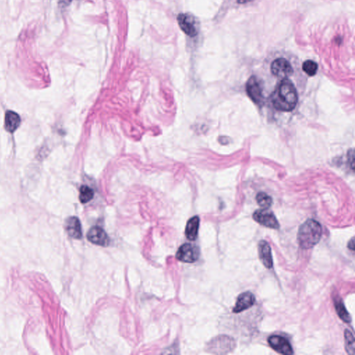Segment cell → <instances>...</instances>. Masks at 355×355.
Returning <instances> with one entry per match:
<instances>
[{
	"label": "cell",
	"instance_id": "obj_1",
	"mask_svg": "<svg viewBox=\"0 0 355 355\" xmlns=\"http://www.w3.org/2000/svg\"><path fill=\"white\" fill-rule=\"evenodd\" d=\"M296 87L290 79H282L272 95V104L277 111L291 112L298 104Z\"/></svg>",
	"mask_w": 355,
	"mask_h": 355
},
{
	"label": "cell",
	"instance_id": "obj_2",
	"mask_svg": "<svg viewBox=\"0 0 355 355\" xmlns=\"http://www.w3.org/2000/svg\"><path fill=\"white\" fill-rule=\"evenodd\" d=\"M269 69L274 77L283 79L290 78L295 72L297 59L286 51H275L269 57Z\"/></svg>",
	"mask_w": 355,
	"mask_h": 355
},
{
	"label": "cell",
	"instance_id": "obj_3",
	"mask_svg": "<svg viewBox=\"0 0 355 355\" xmlns=\"http://www.w3.org/2000/svg\"><path fill=\"white\" fill-rule=\"evenodd\" d=\"M322 236V227L314 219H308L298 229V242L303 249H310L316 246Z\"/></svg>",
	"mask_w": 355,
	"mask_h": 355
},
{
	"label": "cell",
	"instance_id": "obj_4",
	"mask_svg": "<svg viewBox=\"0 0 355 355\" xmlns=\"http://www.w3.org/2000/svg\"><path fill=\"white\" fill-rule=\"evenodd\" d=\"M236 343L232 337L220 335L211 340L208 344V350L214 354H227L235 349Z\"/></svg>",
	"mask_w": 355,
	"mask_h": 355
},
{
	"label": "cell",
	"instance_id": "obj_5",
	"mask_svg": "<svg viewBox=\"0 0 355 355\" xmlns=\"http://www.w3.org/2000/svg\"><path fill=\"white\" fill-rule=\"evenodd\" d=\"M178 23L184 33L188 36L196 37L199 32V23L197 19L193 15L189 14H180L177 17Z\"/></svg>",
	"mask_w": 355,
	"mask_h": 355
},
{
	"label": "cell",
	"instance_id": "obj_6",
	"mask_svg": "<svg viewBox=\"0 0 355 355\" xmlns=\"http://www.w3.org/2000/svg\"><path fill=\"white\" fill-rule=\"evenodd\" d=\"M253 218L255 221L263 226L277 230L280 228V224L275 214L268 209L258 210L253 213Z\"/></svg>",
	"mask_w": 355,
	"mask_h": 355
},
{
	"label": "cell",
	"instance_id": "obj_7",
	"mask_svg": "<svg viewBox=\"0 0 355 355\" xmlns=\"http://www.w3.org/2000/svg\"><path fill=\"white\" fill-rule=\"evenodd\" d=\"M200 256L197 246L191 243H184L177 251V258L185 263H193L197 261Z\"/></svg>",
	"mask_w": 355,
	"mask_h": 355
},
{
	"label": "cell",
	"instance_id": "obj_8",
	"mask_svg": "<svg viewBox=\"0 0 355 355\" xmlns=\"http://www.w3.org/2000/svg\"><path fill=\"white\" fill-rule=\"evenodd\" d=\"M246 93L253 102L257 104L262 102V87L261 81L256 76H252L248 79L246 85Z\"/></svg>",
	"mask_w": 355,
	"mask_h": 355
},
{
	"label": "cell",
	"instance_id": "obj_9",
	"mask_svg": "<svg viewBox=\"0 0 355 355\" xmlns=\"http://www.w3.org/2000/svg\"><path fill=\"white\" fill-rule=\"evenodd\" d=\"M268 342L273 349L280 354L285 355L293 354V348L290 342L281 336H271L268 339Z\"/></svg>",
	"mask_w": 355,
	"mask_h": 355
},
{
	"label": "cell",
	"instance_id": "obj_10",
	"mask_svg": "<svg viewBox=\"0 0 355 355\" xmlns=\"http://www.w3.org/2000/svg\"><path fill=\"white\" fill-rule=\"evenodd\" d=\"M88 240L94 244L101 246H109L110 239L104 229L99 226H94L90 229L87 235Z\"/></svg>",
	"mask_w": 355,
	"mask_h": 355
},
{
	"label": "cell",
	"instance_id": "obj_11",
	"mask_svg": "<svg viewBox=\"0 0 355 355\" xmlns=\"http://www.w3.org/2000/svg\"><path fill=\"white\" fill-rule=\"evenodd\" d=\"M255 303H256V297L251 292H243L237 298L236 304L235 307L232 309V312L235 314L241 313L251 308Z\"/></svg>",
	"mask_w": 355,
	"mask_h": 355
},
{
	"label": "cell",
	"instance_id": "obj_12",
	"mask_svg": "<svg viewBox=\"0 0 355 355\" xmlns=\"http://www.w3.org/2000/svg\"><path fill=\"white\" fill-rule=\"evenodd\" d=\"M258 255L263 265L265 266L266 269H272L274 262H273L272 248L270 245L267 242L264 240H261L258 243Z\"/></svg>",
	"mask_w": 355,
	"mask_h": 355
},
{
	"label": "cell",
	"instance_id": "obj_13",
	"mask_svg": "<svg viewBox=\"0 0 355 355\" xmlns=\"http://www.w3.org/2000/svg\"><path fill=\"white\" fill-rule=\"evenodd\" d=\"M65 229L67 233L74 239H79L82 237L81 224L78 218L69 217L66 221Z\"/></svg>",
	"mask_w": 355,
	"mask_h": 355
},
{
	"label": "cell",
	"instance_id": "obj_14",
	"mask_svg": "<svg viewBox=\"0 0 355 355\" xmlns=\"http://www.w3.org/2000/svg\"><path fill=\"white\" fill-rule=\"evenodd\" d=\"M21 122L20 117L14 111H7L5 114V129L9 133H14L18 128Z\"/></svg>",
	"mask_w": 355,
	"mask_h": 355
},
{
	"label": "cell",
	"instance_id": "obj_15",
	"mask_svg": "<svg viewBox=\"0 0 355 355\" xmlns=\"http://www.w3.org/2000/svg\"><path fill=\"white\" fill-rule=\"evenodd\" d=\"M200 219L198 216H195L187 223L185 228V235L189 240L194 241L198 236V229H199Z\"/></svg>",
	"mask_w": 355,
	"mask_h": 355
},
{
	"label": "cell",
	"instance_id": "obj_16",
	"mask_svg": "<svg viewBox=\"0 0 355 355\" xmlns=\"http://www.w3.org/2000/svg\"><path fill=\"white\" fill-rule=\"evenodd\" d=\"M334 304H335L336 311H337V314L339 316L340 319L344 322L347 323H351L352 319L350 314L347 311L346 308H345L344 304H343V301H342L341 298L339 296L334 298Z\"/></svg>",
	"mask_w": 355,
	"mask_h": 355
},
{
	"label": "cell",
	"instance_id": "obj_17",
	"mask_svg": "<svg viewBox=\"0 0 355 355\" xmlns=\"http://www.w3.org/2000/svg\"><path fill=\"white\" fill-rule=\"evenodd\" d=\"M94 197V192L86 185L81 187L79 190V200L82 203H87Z\"/></svg>",
	"mask_w": 355,
	"mask_h": 355
},
{
	"label": "cell",
	"instance_id": "obj_18",
	"mask_svg": "<svg viewBox=\"0 0 355 355\" xmlns=\"http://www.w3.org/2000/svg\"><path fill=\"white\" fill-rule=\"evenodd\" d=\"M345 350L348 354L355 355L354 336L350 330H345L344 332Z\"/></svg>",
	"mask_w": 355,
	"mask_h": 355
},
{
	"label": "cell",
	"instance_id": "obj_19",
	"mask_svg": "<svg viewBox=\"0 0 355 355\" xmlns=\"http://www.w3.org/2000/svg\"><path fill=\"white\" fill-rule=\"evenodd\" d=\"M256 201L262 209H269L273 203L272 198L264 193H258L256 196Z\"/></svg>",
	"mask_w": 355,
	"mask_h": 355
},
{
	"label": "cell",
	"instance_id": "obj_20",
	"mask_svg": "<svg viewBox=\"0 0 355 355\" xmlns=\"http://www.w3.org/2000/svg\"><path fill=\"white\" fill-rule=\"evenodd\" d=\"M303 70L309 77H314L318 72V64L312 60H307L302 66Z\"/></svg>",
	"mask_w": 355,
	"mask_h": 355
},
{
	"label": "cell",
	"instance_id": "obj_21",
	"mask_svg": "<svg viewBox=\"0 0 355 355\" xmlns=\"http://www.w3.org/2000/svg\"><path fill=\"white\" fill-rule=\"evenodd\" d=\"M72 0H59V4L60 7L66 8L72 2Z\"/></svg>",
	"mask_w": 355,
	"mask_h": 355
},
{
	"label": "cell",
	"instance_id": "obj_22",
	"mask_svg": "<svg viewBox=\"0 0 355 355\" xmlns=\"http://www.w3.org/2000/svg\"><path fill=\"white\" fill-rule=\"evenodd\" d=\"M348 248L351 251H354L355 248V239L352 238L348 245Z\"/></svg>",
	"mask_w": 355,
	"mask_h": 355
},
{
	"label": "cell",
	"instance_id": "obj_23",
	"mask_svg": "<svg viewBox=\"0 0 355 355\" xmlns=\"http://www.w3.org/2000/svg\"><path fill=\"white\" fill-rule=\"evenodd\" d=\"M253 1V0H237V2L238 4H246V3L250 2V1Z\"/></svg>",
	"mask_w": 355,
	"mask_h": 355
}]
</instances>
